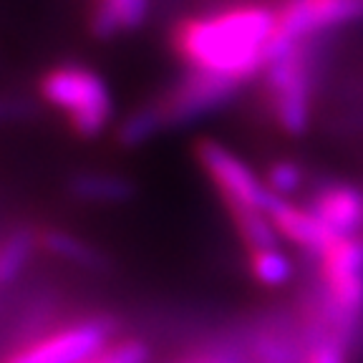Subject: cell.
<instances>
[{
	"label": "cell",
	"instance_id": "8fae6325",
	"mask_svg": "<svg viewBox=\"0 0 363 363\" xmlns=\"http://www.w3.org/2000/svg\"><path fill=\"white\" fill-rule=\"evenodd\" d=\"M245 265L260 288H285L295 275V262L285 252L283 242L245 252Z\"/></svg>",
	"mask_w": 363,
	"mask_h": 363
},
{
	"label": "cell",
	"instance_id": "30bf717a",
	"mask_svg": "<svg viewBox=\"0 0 363 363\" xmlns=\"http://www.w3.org/2000/svg\"><path fill=\"white\" fill-rule=\"evenodd\" d=\"M149 8L152 0H91L86 26L96 40H113L142 28Z\"/></svg>",
	"mask_w": 363,
	"mask_h": 363
},
{
	"label": "cell",
	"instance_id": "5bb4252c",
	"mask_svg": "<svg viewBox=\"0 0 363 363\" xmlns=\"http://www.w3.org/2000/svg\"><path fill=\"white\" fill-rule=\"evenodd\" d=\"M71 189L86 202H124L131 194V182L108 172H89L71 182Z\"/></svg>",
	"mask_w": 363,
	"mask_h": 363
},
{
	"label": "cell",
	"instance_id": "9a60e30c",
	"mask_svg": "<svg viewBox=\"0 0 363 363\" xmlns=\"http://www.w3.org/2000/svg\"><path fill=\"white\" fill-rule=\"evenodd\" d=\"M262 182L270 189V194L278 197H293L301 192L308 184V172L303 164L293 162V159H275L267 164V169L262 172Z\"/></svg>",
	"mask_w": 363,
	"mask_h": 363
},
{
	"label": "cell",
	"instance_id": "5b68a950",
	"mask_svg": "<svg viewBox=\"0 0 363 363\" xmlns=\"http://www.w3.org/2000/svg\"><path fill=\"white\" fill-rule=\"evenodd\" d=\"M192 154L202 174L215 189L217 199L225 207L230 222L267 212L270 189L265 187L262 174H257L238 152H233L227 144L217 142L212 136H204L194 144Z\"/></svg>",
	"mask_w": 363,
	"mask_h": 363
},
{
	"label": "cell",
	"instance_id": "e0dca14e",
	"mask_svg": "<svg viewBox=\"0 0 363 363\" xmlns=\"http://www.w3.org/2000/svg\"><path fill=\"white\" fill-rule=\"evenodd\" d=\"M182 363H238V361H235V353H230V356H197Z\"/></svg>",
	"mask_w": 363,
	"mask_h": 363
},
{
	"label": "cell",
	"instance_id": "3957f363",
	"mask_svg": "<svg viewBox=\"0 0 363 363\" xmlns=\"http://www.w3.org/2000/svg\"><path fill=\"white\" fill-rule=\"evenodd\" d=\"M240 89L242 86L217 79V76L182 71V76L174 84H169L164 91H159V96H154L152 101L131 111L121 121L119 139L126 147L144 144L147 139L162 134V131L207 116L210 111H215L222 104L238 96Z\"/></svg>",
	"mask_w": 363,
	"mask_h": 363
},
{
	"label": "cell",
	"instance_id": "6da1fadb",
	"mask_svg": "<svg viewBox=\"0 0 363 363\" xmlns=\"http://www.w3.org/2000/svg\"><path fill=\"white\" fill-rule=\"evenodd\" d=\"M275 0H240L184 16L172 26L169 48L184 71L247 86L272 56Z\"/></svg>",
	"mask_w": 363,
	"mask_h": 363
},
{
	"label": "cell",
	"instance_id": "277c9868",
	"mask_svg": "<svg viewBox=\"0 0 363 363\" xmlns=\"http://www.w3.org/2000/svg\"><path fill=\"white\" fill-rule=\"evenodd\" d=\"M38 96L66 121L76 139H99L113 124V94L96 68L56 63L38 79Z\"/></svg>",
	"mask_w": 363,
	"mask_h": 363
},
{
	"label": "cell",
	"instance_id": "9c48e42d",
	"mask_svg": "<svg viewBox=\"0 0 363 363\" xmlns=\"http://www.w3.org/2000/svg\"><path fill=\"white\" fill-rule=\"evenodd\" d=\"M306 204L335 235H363V184L358 182H315Z\"/></svg>",
	"mask_w": 363,
	"mask_h": 363
},
{
	"label": "cell",
	"instance_id": "7a4b0ae2",
	"mask_svg": "<svg viewBox=\"0 0 363 363\" xmlns=\"http://www.w3.org/2000/svg\"><path fill=\"white\" fill-rule=\"evenodd\" d=\"M325 38L301 40L278 51L257 79L267 119L290 139L306 136L313 124Z\"/></svg>",
	"mask_w": 363,
	"mask_h": 363
},
{
	"label": "cell",
	"instance_id": "4fadbf2b",
	"mask_svg": "<svg viewBox=\"0 0 363 363\" xmlns=\"http://www.w3.org/2000/svg\"><path fill=\"white\" fill-rule=\"evenodd\" d=\"M38 252L35 230H13L0 240V293L11 288Z\"/></svg>",
	"mask_w": 363,
	"mask_h": 363
},
{
	"label": "cell",
	"instance_id": "ba28073f",
	"mask_svg": "<svg viewBox=\"0 0 363 363\" xmlns=\"http://www.w3.org/2000/svg\"><path fill=\"white\" fill-rule=\"evenodd\" d=\"M267 215H270V222L275 227V233L280 235V240L298 247L311 260L320 255L338 238L306 202H298L293 197L270 194Z\"/></svg>",
	"mask_w": 363,
	"mask_h": 363
},
{
	"label": "cell",
	"instance_id": "8992f818",
	"mask_svg": "<svg viewBox=\"0 0 363 363\" xmlns=\"http://www.w3.org/2000/svg\"><path fill=\"white\" fill-rule=\"evenodd\" d=\"M116 338V323L106 315L61 323L28 340H21L0 363H81Z\"/></svg>",
	"mask_w": 363,
	"mask_h": 363
},
{
	"label": "cell",
	"instance_id": "2e32d148",
	"mask_svg": "<svg viewBox=\"0 0 363 363\" xmlns=\"http://www.w3.org/2000/svg\"><path fill=\"white\" fill-rule=\"evenodd\" d=\"M81 363H149V346L142 338H116Z\"/></svg>",
	"mask_w": 363,
	"mask_h": 363
},
{
	"label": "cell",
	"instance_id": "7c38bea8",
	"mask_svg": "<svg viewBox=\"0 0 363 363\" xmlns=\"http://www.w3.org/2000/svg\"><path fill=\"white\" fill-rule=\"evenodd\" d=\"M38 252L56 257V260L71 262V265L81 267H99L101 265V255L96 252V247L89 242H84L81 238H76L74 233L66 230H56V227H43L38 230Z\"/></svg>",
	"mask_w": 363,
	"mask_h": 363
},
{
	"label": "cell",
	"instance_id": "52a82bcc",
	"mask_svg": "<svg viewBox=\"0 0 363 363\" xmlns=\"http://www.w3.org/2000/svg\"><path fill=\"white\" fill-rule=\"evenodd\" d=\"M275 13L272 56L301 40L323 38L361 26L363 0H275Z\"/></svg>",
	"mask_w": 363,
	"mask_h": 363
}]
</instances>
